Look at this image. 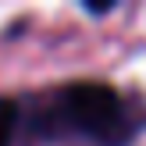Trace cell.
<instances>
[{"label":"cell","mask_w":146,"mask_h":146,"mask_svg":"<svg viewBox=\"0 0 146 146\" xmlns=\"http://www.w3.org/2000/svg\"><path fill=\"white\" fill-rule=\"evenodd\" d=\"M146 118L111 82H61L21 100V132L39 143L128 146Z\"/></svg>","instance_id":"cell-1"},{"label":"cell","mask_w":146,"mask_h":146,"mask_svg":"<svg viewBox=\"0 0 146 146\" xmlns=\"http://www.w3.org/2000/svg\"><path fill=\"white\" fill-rule=\"evenodd\" d=\"M21 135V100L0 96V146H14Z\"/></svg>","instance_id":"cell-2"}]
</instances>
